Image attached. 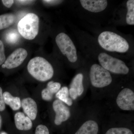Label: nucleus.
<instances>
[{
	"instance_id": "obj_4",
	"label": "nucleus",
	"mask_w": 134,
	"mask_h": 134,
	"mask_svg": "<svg viewBox=\"0 0 134 134\" xmlns=\"http://www.w3.org/2000/svg\"><path fill=\"white\" fill-rule=\"evenodd\" d=\"M98 59L100 66L108 72L117 74L124 75L127 74L129 72V68L124 62L107 53H99Z\"/></svg>"
},
{
	"instance_id": "obj_2",
	"label": "nucleus",
	"mask_w": 134,
	"mask_h": 134,
	"mask_svg": "<svg viewBox=\"0 0 134 134\" xmlns=\"http://www.w3.org/2000/svg\"><path fill=\"white\" fill-rule=\"evenodd\" d=\"M27 70L32 76L41 82L50 80L53 77L54 72L53 67L50 63L41 57L32 59L27 65Z\"/></svg>"
},
{
	"instance_id": "obj_8",
	"label": "nucleus",
	"mask_w": 134,
	"mask_h": 134,
	"mask_svg": "<svg viewBox=\"0 0 134 134\" xmlns=\"http://www.w3.org/2000/svg\"><path fill=\"white\" fill-rule=\"evenodd\" d=\"M28 55V53L25 49L19 48L15 50L8 57L4 64L2 65L3 68L12 69L19 66L22 64Z\"/></svg>"
},
{
	"instance_id": "obj_12",
	"label": "nucleus",
	"mask_w": 134,
	"mask_h": 134,
	"mask_svg": "<svg viewBox=\"0 0 134 134\" xmlns=\"http://www.w3.org/2000/svg\"><path fill=\"white\" fill-rule=\"evenodd\" d=\"M21 107L23 109L25 113L31 120L36 119L38 110L35 100L31 98L24 99L21 101Z\"/></svg>"
},
{
	"instance_id": "obj_13",
	"label": "nucleus",
	"mask_w": 134,
	"mask_h": 134,
	"mask_svg": "<svg viewBox=\"0 0 134 134\" xmlns=\"http://www.w3.org/2000/svg\"><path fill=\"white\" fill-rule=\"evenodd\" d=\"M14 120L16 127L19 130L27 131L32 127L31 120L25 116L24 113L21 112L16 113L15 115Z\"/></svg>"
},
{
	"instance_id": "obj_24",
	"label": "nucleus",
	"mask_w": 134,
	"mask_h": 134,
	"mask_svg": "<svg viewBox=\"0 0 134 134\" xmlns=\"http://www.w3.org/2000/svg\"><path fill=\"white\" fill-rule=\"evenodd\" d=\"M5 109V104L3 98L2 90L0 87V111H3Z\"/></svg>"
},
{
	"instance_id": "obj_20",
	"label": "nucleus",
	"mask_w": 134,
	"mask_h": 134,
	"mask_svg": "<svg viewBox=\"0 0 134 134\" xmlns=\"http://www.w3.org/2000/svg\"><path fill=\"white\" fill-rule=\"evenodd\" d=\"M18 32L15 29H11L5 34V41L8 43L14 44L17 43L20 38V35Z\"/></svg>"
},
{
	"instance_id": "obj_18",
	"label": "nucleus",
	"mask_w": 134,
	"mask_h": 134,
	"mask_svg": "<svg viewBox=\"0 0 134 134\" xmlns=\"http://www.w3.org/2000/svg\"><path fill=\"white\" fill-rule=\"evenodd\" d=\"M69 96L68 88L66 86L62 87L55 95L56 97L59 99V100L70 106L73 104V101L72 99L69 97Z\"/></svg>"
},
{
	"instance_id": "obj_16",
	"label": "nucleus",
	"mask_w": 134,
	"mask_h": 134,
	"mask_svg": "<svg viewBox=\"0 0 134 134\" xmlns=\"http://www.w3.org/2000/svg\"><path fill=\"white\" fill-rule=\"evenodd\" d=\"M5 104L9 105L14 111L19 110L21 107V101L18 97H14L9 92H5L3 93Z\"/></svg>"
},
{
	"instance_id": "obj_27",
	"label": "nucleus",
	"mask_w": 134,
	"mask_h": 134,
	"mask_svg": "<svg viewBox=\"0 0 134 134\" xmlns=\"http://www.w3.org/2000/svg\"><path fill=\"white\" fill-rule=\"evenodd\" d=\"M43 1L45 3H47L48 4H50V5H54V4H58V3H60L62 1Z\"/></svg>"
},
{
	"instance_id": "obj_17",
	"label": "nucleus",
	"mask_w": 134,
	"mask_h": 134,
	"mask_svg": "<svg viewBox=\"0 0 134 134\" xmlns=\"http://www.w3.org/2000/svg\"><path fill=\"white\" fill-rule=\"evenodd\" d=\"M15 16L12 14H6L0 15V30L7 28L14 23Z\"/></svg>"
},
{
	"instance_id": "obj_3",
	"label": "nucleus",
	"mask_w": 134,
	"mask_h": 134,
	"mask_svg": "<svg viewBox=\"0 0 134 134\" xmlns=\"http://www.w3.org/2000/svg\"><path fill=\"white\" fill-rule=\"evenodd\" d=\"M39 28V19L36 14L30 13L23 17L18 24L19 34L24 38L32 40L38 35Z\"/></svg>"
},
{
	"instance_id": "obj_25",
	"label": "nucleus",
	"mask_w": 134,
	"mask_h": 134,
	"mask_svg": "<svg viewBox=\"0 0 134 134\" xmlns=\"http://www.w3.org/2000/svg\"><path fill=\"white\" fill-rule=\"evenodd\" d=\"M2 1L4 6L8 8L11 7L14 2V1L12 0H2Z\"/></svg>"
},
{
	"instance_id": "obj_26",
	"label": "nucleus",
	"mask_w": 134,
	"mask_h": 134,
	"mask_svg": "<svg viewBox=\"0 0 134 134\" xmlns=\"http://www.w3.org/2000/svg\"><path fill=\"white\" fill-rule=\"evenodd\" d=\"M16 2H18V3H20V4H22L23 5H28V4H30L34 2L33 1H23V0H22V1H16Z\"/></svg>"
},
{
	"instance_id": "obj_11",
	"label": "nucleus",
	"mask_w": 134,
	"mask_h": 134,
	"mask_svg": "<svg viewBox=\"0 0 134 134\" xmlns=\"http://www.w3.org/2000/svg\"><path fill=\"white\" fill-rule=\"evenodd\" d=\"M83 75L82 74H77L72 80L69 90V95L72 99L75 100L83 93Z\"/></svg>"
},
{
	"instance_id": "obj_28",
	"label": "nucleus",
	"mask_w": 134,
	"mask_h": 134,
	"mask_svg": "<svg viewBox=\"0 0 134 134\" xmlns=\"http://www.w3.org/2000/svg\"><path fill=\"white\" fill-rule=\"evenodd\" d=\"M2 124V118L1 117V115H0V129H1V126Z\"/></svg>"
},
{
	"instance_id": "obj_1",
	"label": "nucleus",
	"mask_w": 134,
	"mask_h": 134,
	"mask_svg": "<svg viewBox=\"0 0 134 134\" xmlns=\"http://www.w3.org/2000/svg\"><path fill=\"white\" fill-rule=\"evenodd\" d=\"M98 42L100 47L108 52L123 53L129 49V44L126 40L113 32H101L98 38Z\"/></svg>"
},
{
	"instance_id": "obj_21",
	"label": "nucleus",
	"mask_w": 134,
	"mask_h": 134,
	"mask_svg": "<svg viewBox=\"0 0 134 134\" xmlns=\"http://www.w3.org/2000/svg\"><path fill=\"white\" fill-rule=\"evenodd\" d=\"M105 134H133L131 130L124 127L112 128L108 130Z\"/></svg>"
},
{
	"instance_id": "obj_15",
	"label": "nucleus",
	"mask_w": 134,
	"mask_h": 134,
	"mask_svg": "<svg viewBox=\"0 0 134 134\" xmlns=\"http://www.w3.org/2000/svg\"><path fill=\"white\" fill-rule=\"evenodd\" d=\"M98 126L93 120H88L83 123L75 134H97Z\"/></svg>"
},
{
	"instance_id": "obj_5",
	"label": "nucleus",
	"mask_w": 134,
	"mask_h": 134,
	"mask_svg": "<svg viewBox=\"0 0 134 134\" xmlns=\"http://www.w3.org/2000/svg\"><path fill=\"white\" fill-rule=\"evenodd\" d=\"M55 40L60 51L70 62H76L78 59L76 47L69 36L61 32L57 35Z\"/></svg>"
},
{
	"instance_id": "obj_9",
	"label": "nucleus",
	"mask_w": 134,
	"mask_h": 134,
	"mask_svg": "<svg viewBox=\"0 0 134 134\" xmlns=\"http://www.w3.org/2000/svg\"><path fill=\"white\" fill-rule=\"evenodd\" d=\"M53 109L55 113L54 123L59 126L65 122L70 116V111L68 107L59 99L54 100L53 104Z\"/></svg>"
},
{
	"instance_id": "obj_14",
	"label": "nucleus",
	"mask_w": 134,
	"mask_h": 134,
	"mask_svg": "<svg viewBox=\"0 0 134 134\" xmlns=\"http://www.w3.org/2000/svg\"><path fill=\"white\" fill-rule=\"evenodd\" d=\"M60 83L53 81L49 82L47 83L46 88L41 92V96L43 100L49 101L52 99L54 95L57 93L61 88Z\"/></svg>"
},
{
	"instance_id": "obj_7",
	"label": "nucleus",
	"mask_w": 134,
	"mask_h": 134,
	"mask_svg": "<svg viewBox=\"0 0 134 134\" xmlns=\"http://www.w3.org/2000/svg\"><path fill=\"white\" fill-rule=\"evenodd\" d=\"M117 104L121 109L126 111L134 110V93L128 88L123 89L117 96Z\"/></svg>"
},
{
	"instance_id": "obj_10",
	"label": "nucleus",
	"mask_w": 134,
	"mask_h": 134,
	"mask_svg": "<svg viewBox=\"0 0 134 134\" xmlns=\"http://www.w3.org/2000/svg\"><path fill=\"white\" fill-rule=\"evenodd\" d=\"M79 1L84 9L94 13L102 12L108 5V2L106 0H81Z\"/></svg>"
},
{
	"instance_id": "obj_19",
	"label": "nucleus",
	"mask_w": 134,
	"mask_h": 134,
	"mask_svg": "<svg viewBox=\"0 0 134 134\" xmlns=\"http://www.w3.org/2000/svg\"><path fill=\"white\" fill-rule=\"evenodd\" d=\"M127 12L126 21L129 25H134V1L129 0L127 2Z\"/></svg>"
},
{
	"instance_id": "obj_29",
	"label": "nucleus",
	"mask_w": 134,
	"mask_h": 134,
	"mask_svg": "<svg viewBox=\"0 0 134 134\" xmlns=\"http://www.w3.org/2000/svg\"><path fill=\"white\" fill-rule=\"evenodd\" d=\"M0 134H8L7 133L5 132H2L0 133Z\"/></svg>"
},
{
	"instance_id": "obj_22",
	"label": "nucleus",
	"mask_w": 134,
	"mask_h": 134,
	"mask_svg": "<svg viewBox=\"0 0 134 134\" xmlns=\"http://www.w3.org/2000/svg\"><path fill=\"white\" fill-rule=\"evenodd\" d=\"M35 134H49V130L44 125H39L36 127Z\"/></svg>"
},
{
	"instance_id": "obj_6",
	"label": "nucleus",
	"mask_w": 134,
	"mask_h": 134,
	"mask_svg": "<svg viewBox=\"0 0 134 134\" xmlns=\"http://www.w3.org/2000/svg\"><path fill=\"white\" fill-rule=\"evenodd\" d=\"M90 76L92 85L96 88H104L110 85L112 81L110 72L98 64L92 65Z\"/></svg>"
},
{
	"instance_id": "obj_23",
	"label": "nucleus",
	"mask_w": 134,
	"mask_h": 134,
	"mask_svg": "<svg viewBox=\"0 0 134 134\" xmlns=\"http://www.w3.org/2000/svg\"><path fill=\"white\" fill-rule=\"evenodd\" d=\"M6 60L4 44L1 40H0V65L3 64Z\"/></svg>"
}]
</instances>
